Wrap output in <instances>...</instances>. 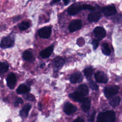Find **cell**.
<instances>
[{"label":"cell","instance_id":"obj_1","mask_svg":"<svg viewBox=\"0 0 122 122\" xmlns=\"http://www.w3.org/2000/svg\"><path fill=\"white\" fill-rule=\"evenodd\" d=\"M96 122H115V114L112 111L101 112L98 115Z\"/></svg>","mask_w":122,"mask_h":122},{"label":"cell","instance_id":"obj_2","mask_svg":"<svg viewBox=\"0 0 122 122\" xmlns=\"http://www.w3.org/2000/svg\"><path fill=\"white\" fill-rule=\"evenodd\" d=\"M102 17V12L99 7L95 8V9L92 11L88 16V20L90 22L98 21Z\"/></svg>","mask_w":122,"mask_h":122},{"label":"cell","instance_id":"obj_3","mask_svg":"<svg viewBox=\"0 0 122 122\" xmlns=\"http://www.w3.org/2000/svg\"><path fill=\"white\" fill-rule=\"evenodd\" d=\"M14 44V37L10 35L3 38L1 41L0 47L1 48H8L13 46Z\"/></svg>","mask_w":122,"mask_h":122},{"label":"cell","instance_id":"obj_4","mask_svg":"<svg viewBox=\"0 0 122 122\" xmlns=\"http://www.w3.org/2000/svg\"><path fill=\"white\" fill-rule=\"evenodd\" d=\"M119 91V87L114 85L106 87L104 90V93L105 97L109 99L112 96L117 94Z\"/></svg>","mask_w":122,"mask_h":122},{"label":"cell","instance_id":"obj_5","mask_svg":"<svg viewBox=\"0 0 122 122\" xmlns=\"http://www.w3.org/2000/svg\"><path fill=\"white\" fill-rule=\"evenodd\" d=\"M102 12L105 16L109 17L115 15L117 12V10L113 4H111L104 7L102 9Z\"/></svg>","mask_w":122,"mask_h":122},{"label":"cell","instance_id":"obj_6","mask_svg":"<svg viewBox=\"0 0 122 122\" xmlns=\"http://www.w3.org/2000/svg\"><path fill=\"white\" fill-rule=\"evenodd\" d=\"M81 10H83L82 5L79 3H75L69 7L67 9V11L71 15H75Z\"/></svg>","mask_w":122,"mask_h":122},{"label":"cell","instance_id":"obj_7","mask_svg":"<svg viewBox=\"0 0 122 122\" xmlns=\"http://www.w3.org/2000/svg\"><path fill=\"white\" fill-rule=\"evenodd\" d=\"M51 28L50 26H45L40 29L38 31V34L41 38L47 39L51 36Z\"/></svg>","mask_w":122,"mask_h":122},{"label":"cell","instance_id":"obj_8","mask_svg":"<svg viewBox=\"0 0 122 122\" xmlns=\"http://www.w3.org/2000/svg\"><path fill=\"white\" fill-rule=\"evenodd\" d=\"M94 34L95 37L99 40H102L106 35L105 30L102 27L97 26L93 30Z\"/></svg>","mask_w":122,"mask_h":122},{"label":"cell","instance_id":"obj_9","mask_svg":"<svg viewBox=\"0 0 122 122\" xmlns=\"http://www.w3.org/2000/svg\"><path fill=\"white\" fill-rule=\"evenodd\" d=\"M82 26L81 21L80 20H73L70 24L69 29L70 32H73L80 30Z\"/></svg>","mask_w":122,"mask_h":122},{"label":"cell","instance_id":"obj_10","mask_svg":"<svg viewBox=\"0 0 122 122\" xmlns=\"http://www.w3.org/2000/svg\"><path fill=\"white\" fill-rule=\"evenodd\" d=\"M95 80L99 83H107L108 79L106 74L102 71H98L94 75Z\"/></svg>","mask_w":122,"mask_h":122},{"label":"cell","instance_id":"obj_11","mask_svg":"<svg viewBox=\"0 0 122 122\" xmlns=\"http://www.w3.org/2000/svg\"><path fill=\"white\" fill-rule=\"evenodd\" d=\"M16 83V78L14 73L11 72L9 73L7 79V84L8 86L10 89H13Z\"/></svg>","mask_w":122,"mask_h":122},{"label":"cell","instance_id":"obj_12","mask_svg":"<svg viewBox=\"0 0 122 122\" xmlns=\"http://www.w3.org/2000/svg\"><path fill=\"white\" fill-rule=\"evenodd\" d=\"M77 110V108L70 102H67L65 103L63 108L64 112L68 114H71Z\"/></svg>","mask_w":122,"mask_h":122},{"label":"cell","instance_id":"obj_13","mask_svg":"<svg viewBox=\"0 0 122 122\" xmlns=\"http://www.w3.org/2000/svg\"><path fill=\"white\" fill-rule=\"evenodd\" d=\"M82 76L79 72H75L71 74L70 80L72 83H76L81 82L82 81Z\"/></svg>","mask_w":122,"mask_h":122},{"label":"cell","instance_id":"obj_14","mask_svg":"<svg viewBox=\"0 0 122 122\" xmlns=\"http://www.w3.org/2000/svg\"><path fill=\"white\" fill-rule=\"evenodd\" d=\"M69 97L75 102H81L84 100V96L77 91L69 94Z\"/></svg>","mask_w":122,"mask_h":122},{"label":"cell","instance_id":"obj_15","mask_svg":"<svg viewBox=\"0 0 122 122\" xmlns=\"http://www.w3.org/2000/svg\"><path fill=\"white\" fill-rule=\"evenodd\" d=\"M53 50V46L51 45L42 50L40 52V56L43 58H48L52 53Z\"/></svg>","mask_w":122,"mask_h":122},{"label":"cell","instance_id":"obj_16","mask_svg":"<svg viewBox=\"0 0 122 122\" xmlns=\"http://www.w3.org/2000/svg\"><path fill=\"white\" fill-rule=\"evenodd\" d=\"M54 70L58 71L63 65L64 60L61 57H56L53 60Z\"/></svg>","mask_w":122,"mask_h":122},{"label":"cell","instance_id":"obj_17","mask_svg":"<svg viewBox=\"0 0 122 122\" xmlns=\"http://www.w3.org/2000/svg\"><path fill=\"white\" fill-rule=\"evenodd\" d=\"M82 110L84 112H87L90 109L91 107V100L89 98L84 99L82 101L81 105Z\"/></svg>","mask_w":122,"mask_h":122},{"label":"cell","instance_id":"obj_18","mask_svg":"<svg viewBox=\"0 0 122 122\" xmlns=\"http://www.w3.org/2000/svg\"><path fill=\"white\" fill-rule=\"evenodd\" d=\"M30 91V88L25 84H20L17 89V92L19 94H24Z\"/></svg>","mask_w":122,"mask_h":122},{"label":"cell","instance_id":"obj_19","mask_svg":"<svg viewBox=\"0 0 122 122\" xmlns=\"http://www.w3.org/2000/svg\"><path fill=\"white\" fill-rule=\"evenodd\" d=\"M31 107V105L30 104H27L24 106L21 110L20 111V115L22 117H26L28 116L29 111Z\"/></svg>","mask_w":122,"mask_h":122},{"label":"cell","instance_id":"obj_20","mask_svg":"<svg viewBox=\"0 0 122 122\" xmlns=\"http://www.w3.org/2000/svg\"><path fill=\"white\" fill-rule=\"evenodd\" d=\"M77 91L83 95L84 96L87 95L89 92V90L85 84H81L78 86Z\"/></svg>","mask_w":122,"mask_h":122},{"label":"cell","instance_id":"obj_21","mask_svg":"<svg viewBox=\"0 0 122 122\" xmlns=\"http://www.w3.org/2000/svg\"><path fill=\"white\" fill-rule=\"evenodd\" d=\"M102 53L106 55H109L111 53V50L108 43L104 42L102 45Z\"/></svg>","mask_w":122,"mask_h":122},{"label":"cell","instance_id":"obj_22","mask_svg":"<svg viewBox=\"0 0 122 122\" xmlns=\"http://www.w3.org/2000/svg\"><path fill=\"white\" fill-rule=\"evenodd\" d=\"M9 69V64L6 62H1L0 63V74L5 73Z\"/></svg>","mask_w":122,"mask_h":122},{"label":"cell","instance_id":"obj_23","mask_svg":"<svg viewBox=\"0 0 122 122\" xmlns=\"http://www.w3.org/2000/svg\"><path fill=\"white\" fill-rule=\"evenodd\" d=\"M121 98L119 97H115L112 98L109 102L110 104L113 107L118 106L120 102Z\"/></svg>","mask_w":122,"mask_h":122},{"label":"cell","instance_id":"obj_24","mask_svg":"<svg viewBox=\"0 0 122 122\" xmlns=\"http://www.w3.org/2000/svg\"><path fill=\"white\" fill-rule=\"evenodd\" d=\"M22 57L25 60L29 61L32 59L33 57V55L31 51H30L27 50L23 52L22 55Z\"/></svg>","mask_w":122,"mask_h":122},{"label":"cell","instance_id":"obj_25","mask_svg":"<svg viewBox=\"0 0 122 122\" xmlns=\"http://www.w3.org/2000/svg\"><path fill=\"white\" fill-rule=\"evenodd\" d=\"M30 27V23L29 22L24 21L21 22L19 25V29L21 30H24L27 29Z\"/></svg>","mask_w":122,"mask_h":122},{"label":"cell","instance_id":"obj_26","mask_svg":"<svg viewBox=\"0 0 122 122\" xmlns=\"http://www.w3.org/2000/svg\"><path fill=\"white\" fill-rule=\"evenodd\" d=\"M93 69L91 68V67H88L86 68V69H84V73L85 76L87 78H90L93 74Z\"/></svg>","mask_w":122,"mask_h":122},{"label":"cell","instance_id":"obj_27","mask_svg":"<svg viewBox=\"0 0 122 122\" xmlns=\"http://www.w3.org/2000/svg\"><path fill=\"white\" fill-rule=\"evenodd\" d=\"M113 21L116 23H120L122 22V15L121 14H118L115 17H114L112 19Z\"/></svg>","mask_w":122,"mask_h":122},{"label":"cell","instance_id":"obj_28","mask_svg":"<svg viewBox=\"0 0 122 122\" xmlns=\"http://www.w3.org/2000/svg\"><path fill=\"white\" fill-rule=\"evenodd\" d=\"M82 10H89L91 11H93L95 9V7L91 5H89V4H82Z\"/></svg>","mask_w":122,"mask_h":122},{"label":"cell","instance_id":"obj_29","mask_svg":"<svg viewBox=\"0 0 122 122\" xmlns=\"http://www.w3.org/2000/svg\"><path fill=\"white\" fill-rule=\"evenodd\" d=\"M89 83L90 87L91 89L95 91H97L98 90L99 87L98 85L92 80H90L89 81Z\"/></svg>","mask_w":122,"mask_h":122},{"label":"cell","instance_id":"obj_30","mask_svg":"<svg viewBox=\"0 0 122 122\" xmlns=\"http://www.w3.org/2000/svg\"><path fill=\"white\" fill-rule=\"evenodd\" d=\"M24 98L28 101H32L33 102L35 100V98L31 94H25L24 96H23Z\"/></svg>","mask_w":122,"mask_h":122},{"label":"cell","instance_id":"obj_31","mask_svg":"<svg viewBox=\"0 0 122 122\" xmlns=\"http://www.w3.org/2000/svg\"><path fill=\"white\" fill-rule=\"evenodd\" d=\"M95 114H96V111H93V112L88 116V120L89 122H94Z\"/></svg>","mask_w":122,"mask_h":122},{"label":"cell","instance_id":"obj_32","mask_svg":"<svg viewBox=\"0 0 122 122\" xmlns=\"http://www.w3.org/2000/svg\"><path fill=\"white\" fill-rule=\"evenodd\" d=\"M92 45L93 46V48L94 50L96 49L97 48V47L99 46V40H97V39H94L92 41Z\"/></svg>","mask_w":122,"mask_h":122},{"label":"cell","instance_id":"obj_33","mask_svg":"<svg viewBox=\"0 0 122 122\" xmlns=\"http://www.w3.org/2000/svg\"><path fill=\"white\" fill-rule=\"evenodd\" d=\"M23 101H22V99L21 98H18L16 100V101H15V102H14V106H15V107H17V106H18L20 104H22V103H23Z\"/></svg>","mask_w":122,"mask_h":122},{"label":"cell","instance_id":"obj_34","mask_svg":"<svg viewBox=\"0 0 122 122\" xmlns=\"http://www.w3.org/2000/svg\"><path fill=\"white\" fill-rule=\"evenodd\" d=\"M78 41H80V42L77 41V43H79V42H80V43L78 44V45H79V46H81L82 45H83V44H84V40L83 39H82V38H80L78 40Z\"/></svg>","mask_w":122,"mask_h":122},{"label":"cell","instance_id":"obj_35","mask_svg":"<svg viewBox=\"0 0 122 122\" xmlns=\"http://www.w3.org/2000/svg\"><path fill=\"white\" fill-rule=\"evenodd\" d=\"M73 122H84V121L82 118L79 117L76 119Z\"/></svg>","mask_w":122,"mask_h":122},{"label":"cell","instance_id":"obj_36","mask_svg":"<svg viewBox=\"0 0 122 122\" xmlns=\"http://www.w3.org/2000/svg\"><path fill=\"white\" fill-rule=\"evenodd\" d=\"M60 0H52V1L51 2V5H53V4H54L59 2V1H60Z\"/></svg>","mask_w":122,"mask_h":122},{"label":"cell","instance_id":"obj_37","mask_svg":"<svg viewBox=\"0 0 122 122\" xmlns=\"http://www.w3.org/2000/svg\"><path fill=\"white\" fill-rule=\"evenodd\" d=\"M20 16H17V17H16L14 19H13V20H14V22H16V21H18L19 20H20Z\"/></svg>","mask_w":122,"mask_h":122},{"label":"cell","instance_id":"obj_38","mask_svg":"<svg viewBox=\"0 0 122 122\" xmlns=\"http://www.w3.org/2000/svg\"><path fill=\"white\" fill-rule=\"evenodd\" d=\"M63 0V2H64V3L65 5H67L70 2V0Z\"/></svg>","mask_w":122,"mask_h":122},{"label":"cell","instance_id":"obj_39","mask_svg":"<svg viewBox=\"0 0 122 122\" xmlns=\"http://www.w3.org/2000/svg\"><path fill=\"white\" fill-rule=\"evenodd\" d=\"M41 106H42V105H41V103H38V108H39V109L40 110H41Z\"/></svg>","mask_w":122,"mask_h":122}]
</instances>
